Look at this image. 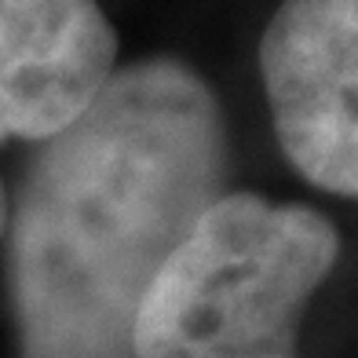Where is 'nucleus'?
<instances>
[{
  "mask_svg": "<svg viewBox=\"0 0 358 358\" xmlns=\"http://www.w3.org/2000/svg\"><path fill=\"white\" fill-rule=\"evenodd\" d=\"M231 132L179 59L117 66L41 143L8 208V292L22 358H132L143 296L227 194Z\"/></svg>",
  "mask_w": 358,
  "mask_h": 358,
  "instance_id": "nucleus-1",
  "label": "nucleus"
},
{
  "mask_svg": "<svg viewBox=\"0 0 358 358\" xmlns=\"http://www.w3.org/2000/svg\"><path fill=\"white\" fill-rule=\"evenodd\" d=\"M336 259L340 234L318 208L227 190L146 289L132 358H296Z\"/></svg>",
  "mask_w": 358,
  "mask_h": 358,
  "instance_id": "nucleus-2",
  "label": "nucleus"
},
{
  "mask_svg": "<svg viewBox=\"0 0 358 358\" xmlns=\"http://www.w3.org/2000/svg\"><path fill=\"white\" fill-rule=\"evenodd\" d=\"M259 77L289 165L358 198V0H282L259 37Z\"/></svg>",
  "mask_w": 358,
  "mask_h": 358,
  "instance_id": "nucleus-3",
  "label": "nucleus"
},
{
  "mask_svg": "<svg viewBox=\"0 0 358 358\" xmlns=\"http://www.w3.org/2000/svg\"><path fill=\"white\" fill-rule=\"evenodd\" d=\"M117 70L99 0H0V139L62 132Z\"/></svg>",
  "mask_w": 358,
  "mask_h": 358,
  "instance_id": "nucleus-4",
  "label": "nucleus"
},
{
  "mask_svg": "<svg viewBox=\"0 0 358 358\" xmlns=\"http://www.w3.org/2000/svg\"><path fill=\"white\" fill-rule=\"evenodd\" d=\"M8 208H11V198H8L4 179H0V238H4V231H8Z\"/></svg>",
  "mask_w": 358,
  "mask_h": 358,
  "instance_id": "nucleus-5",
  "label": "nucleus"
}]
</instances>
